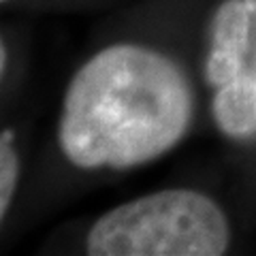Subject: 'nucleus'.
<instances>
[{"label": "nucleus", "instance_id": "2", "mask_svg": "<svg viewBox=\"0 0 256 256\" xmlns=\"http://www.w3.org/2000/svg\"><path fill=\"white\" fill-rule=\"evenodd\" d=\"M230 244L220 205L196 190H160L102 214L86 239L92 256H220Z\"/></svg>", "mask_w": 256, "mask_h": 256}, {"label": "nucleus", "instance_id": "5", "mask_svg": "<svg viewBox=\"0 0 256 256\" xmlns=\"http://www.w3.org/2000/svg\"><path fill=\"white\" fill-rule=\"evenodd\" d=\"M20 182V156L9 143V137H0V224L11 207L13 194Z\"/></svg>", "mask_w": 256, "mask_h": 256}, {"label": "nucleus", "instance_id": "8", "mask_svg": "<svg viewBox=\"0 0 256 256\" xmlns=\"http://www.w3.org/2000/svg\"><path fill=\"white\" fill-rule=\"evenodd\" d=\"M0 2H4V0H0Z\"/></svg>", "mask_w": 256, "mask_h": 256}, {"label": "nucleus", "instance_id": "3", "mask_svg": "<svg viewBox=\"0 0 256 256\" xmlns=\"http://www.w3.org/2000/svg\"><path fill=\"white\" fill-rule=\"evenodd\" d=\"M256 24V0H224L212 24V47L205 62V77L214 88L233 82L248 68Z\"/></svg>", "mask_w": 256, "mask_h": 256}, {"label": "nucleus", "instance_id": "1", "mask_svg": "<svg viewBox=\"0 0 256 256\" xmlns=\"http://www.w3.org/2000/svg\"><path fill=\"white\" fill-rule=\"evenodd\" d=\"M194 111L184 70L156 50L109 45L70 79L58 143L79 169H130L173 150Z\"/></svg>", "mask_w": 256, "mask_h": 256}, {"label": "nucleus", "instance_id": "7", "mask_svg": "<svg viewBox=\"0 0 256 256\" xmlns=\"http://www.w3.org/2000/svg\"><path fill=\"white\" fill-rule=\"evenodd\" d=\"M254 73H256V41H254V50H252V64H248Z\"/></svg>", "mask_w": 256, "mask_h": 256}, {"label": "nucleus", "instance_id": "6", "mask_svg": "<svg viewBox=\"0 0 256 256\" xmlns=\"http://www.w3.org/2000/svg\"><path fill=\"white\" fill-rule=\"evenodd\" d=\"M4 68H6V47H4V41L0 38V82H2Z\"/></svg>", "mask_w": 256, "mask_h": 256}, {"label": "nucleus", "instance_id": "4", "mask_svg": "<svg viewBox=\"0 0 256 256\" xmlns=\"http://www.w3.org/2000/svg\"><path fill=\"white\" fill-rule=\"evenodd\" d=\"M214 120L218 128L235 139L256 134V73L248 66L233 82L216 88Z\"/></svg>", "mask_w": 256, "mask_h": 256}]
</instances>
